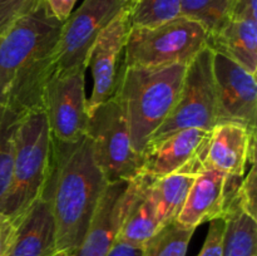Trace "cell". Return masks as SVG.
Here are the masks:
<instances>
[{
    "mask_svg": "<svg viewBox=\"0 0 257 256\" xmlns=\"http://www.w3.org/2000/svg\"><path fill=\"white\" fill-rule=\"evenodd\" d=\"M62 27L43 3L0 34V104L19 114L43 110Z\"/></svg>",
    "mask_w": 257,
    "mask_h": 256,
    "instance_id": "6da1fadb",
    "label": "cell"
},
{
    "mask_svg": "<svg viewBox=\"0 0 257 256\" xmlns=\"http://www.w3.org/2000/svg\"><path fill=\"white\" fill-rule=\"evenodd\" d=\"M107 185L87 135L68 143L53 138L42 196L54 218L57 255L72 252L80 245Z\"/></svg>",
    "mask_w": 257,
    "mask_h": 256,
    "instance_id": "7a4b0ae2",
    "label": "cell"
},
{
    "mask_svg": "<svg viewBox=\"0 0 257 256\" xmlns=\"http://www.w3.org/2000/svg\"><path fill=\"white\" fill-rule=\"evenodd\" d=\"M186 69L185 64L158 68H130L122 64L115 92L127 117L132 146L140 155L172 113Z\"/></svg>",
    "mask_w": 257,
    "mask_h": 256,
    "instance_id": "3957f363",
    "label": "cell"
},
{
    "mask_svg": "<svg viewBox=\"0 0 257 256\" xmlns=\"http://www.w3.org/2000/svg\"><path fill=\"white\" fill-rule=\"evenodd\" d=\"M52 133L44 110L22 115L15 133L12 181L2 212L15 220L42 196L52 156Z\"/></svg>",
    "mask_w": 257,
    "mask_h": 256,
    "instance_id": "277c9868",
    "label": "cell"
},
{
    "mask_svg": "<svg viewBox=\"0 0 257 256\" xmlns=\"http://www.w3.org/2000/svg\"><path fill=\"white\" fill-rule=\"evenodd\" d=\"M207 30L192 19L178 17L156 27H131L123 65L158 68L188 65L208 45Z\"/></svg>",
    "mask_w": 257,
    "mask_h": 256,
    "instance_id": "5b68a950",
    "label": "cell"
},
{
    "mask_svg": "<svg viewBox=\"0 0 257 256\" xmlns=\"http://www.w3.org/2000/svg\"><path fill=\"white\" fill-rule=\"evenodd\" d=\"M85 135L108 183L131 181L138 176L141 155L132 146L130 125L117 92L90 110Z\"/></svg>",
    "mask_w": 257,
    "mask_h": 256,
    "instance_id": "8992f818",
    "label": "cell"
},
{
    "mask_svg": "<svg viewBox=\"0 0 257 256\" xmlns=\"http://www.w3.org/2000/svg\"><path fill=\"white\" fill-rule=\"evenodd\" d=\"M216 124H218V118L213 52L206 47L187 65L180 98L172 113L156 131L148 145L178 131L188 128L211 131Z\"/></svg>",
    "mask_w": 257,
    "mask_h": 256,
    "instance_id": "52a82bcc",
    "label": "cell"
},
{
    "mask_svg": "<svg viewBox=\"0 0 257 256\" xmlns=\"http://www.w3.org/2000/svg\"><path fill=\"white\" fill-rule=\"evenodd\" d=\"M127 7L122 0H84L63 23L55 50V73L87 69L85 60L98 35Z\"/></svg>",
    "mask_w": 257,
    "mask_h": 256,
    "instance_id": "ba28073f",
    "label": "cell"
},
{
    "mask_svg": "<svg viewBox=\"0 0 257 256\" xmlns=\"http://www.w3.org/2000/svg\"><path fill=\"white\" fill-rule=\"evenodd\" d=\"M84 77L85 68L54 73L45 85L43 110L54 140L68 143L85 136L89 113Z\"/></svg>",
    "mask_w": 257,
    "mask_h": 256,
    "instance_id": "9c48e42d",
    "label": "cell"
},
{
    "mask_svg": "<svg viewBox=\"0 0 257 256\" xmlns=\"http://www.w3.org/2000/svg\"><path fill=\"white\" fill-rule=\"evenodd\" d=\"M130 30L131 15L128 5L100 32L90 48L85 60V67L89 68L93 78L92 94L87 103L88 113L112 97L117 90L122 69L119 60L124 53Z\"/></svg>",
    "mask_w": 257,
    "mask_h": 256,
    "instance_id": "30bf717a",
    "label": "cell"
},
{
    "mask_svg": "<svg viewBox=\"0 0 257 256\" xmlns=\"http://www.w3.org/2000/svg\"><path fill=\"white\" fill-rule=\"evenodd\" d=\"M218 123L233 122L256 132V75L223 55L213 53Z\"/></svg>",
    "mask_w": 257,
    "mask_h": 256,
    "instance_id": "8fae6325",
    "label": "cell"
},
{
    "mask_svg": "<svg viewBox=\"0 0 257 256\" xmlns=\"http://www.w3.org/2000/svg\"><path fill=\"white\" fill-rule=\"evenodd\" d=\"M135 190L136 177L108 183L80 245L72 252L57 256H107L117 240Z\"/></svg>",
    "mask_w": 257,
    "mask_h": 256,
    "instance_id": "7c38bea8",
    "label": "cell"
},
{
    "mask_svg": "<svg viewBox=\"0 0 257 256\" xmlns=\"http://www.w3.org/2000/svg\"><path fill=\"white\" fill-rule=\"evenodd\" d=\"M241 180L242 177L228 176L203 165L176 221L187 227L197 228L205 222L223 218Z\"/></svg>",
    "mask_w": 257,
    "mask_h": 256,
    "instance_id": "4fadbf2b",
    "label": "cell"
},
{
    "mask_svg": "<svg viewBox=\"0 0 257 256\" xmlns=\"http://www.w3.org/2000/svg\"><path fill=\"white\" fill-rule=\"evenodd\" d=\"M210 136L211 131L188 128L150 143L141 155L138 175L160 178L193 161L205 160Z\"/></svg>",
    "mask_w": 257,
    "mask_h": 256,
    "instance_id": "5bb4252c",
    "label": "cell"
},
{
    "mask_svg": "<svg viewBox=\"0 0 257 256\" xmlns=\"http://www.w3.org/2000/svg\"><path fill=\"white\" fill-rule=\"evenodd\" d=\"M256 132L240 123H218L211 130L203 165L228 176L243 177L255 163Z\"/></svg>",
    "mask_w": 257,
    "mask_h": 256,
    "instance_id": "9a60e30c",
    "label": "cell"
},
{
    "mask_svg": "<svg viewBox=\"0 0 257 256\" xmlns=\"http://www.w3.org/2000/svg\"><path fill=\"white\" fill-rule=\"evenodd\" d=\"M13 222L14 230L5 256H57L54 218L43 196Z\"/></svg>",
    "mask_w": 257,
    "mask_h": 256,
    "instance_id": "2e32d148",
    "label": "cell"
},
{
    "mask_svg": "<svg viewBox=\"0 0 257 256\" xmlns=\"http://www.w3.org/2000/svg\"><path fill=\"white\" fill-rule=\"evenodd\" d=\"M208 48L242 67L251 74L257 72V22L228 19L210 34Z\"/></svg>",
    "mask_w": 257,
    "mask_h": 256,
    "instance_id": "e0dca14e",
    "label": "cell"
},
{
    "mask_svg": "<svg viewBox=\"0 0 257 256\" xmlns=\"http://www.w3.org/2000/svg\"><path fill=\"white\" fill-rule=\"evenodd\" d=\"M203 168V160L193 161L176 172L151 181L160 228L177 218L196 177Z\"/></svg>",
    "mask_w": 257,
    "mask_h": 256,
    "instance_id": "ac0fdd59",
    "label": "cell"
},
{
    "mask_svg": "<svg viewBox=\"0 0 257 256\" xmlns=\"http://www.w3.org/2000/svg\"><path fill=\"white\" fill-rule=\"evenodd\" d=\"M151 181L147 176H136V190L120 225L117 240L143 247L160 230L155 202L151 193Z\"/></svg>",
    "mask_w": 257,
    "mask_h": 256,
    "instance_id": "d6986e66",
    "label": "cell"
},
{
    "mask_svg": "<svg viewBox=\"0 0 257 256\" xmlns=\"http://www.w3.org/2000/svg\"><path fill=\"white\" fill-rule=\"evenodd\" d=\"M223 218L222 256H257V220L238 207L236 198Z\"/></svg>",
    "mask_w": 257,
    "mask_h": 256,
    "instance_id": "ffe728a7",
    "label": "cell"
},
{
    "mask_svg": "<svg viewBox=\"0 0 257 256\" xmlns=\"http://www.w3.org/2000/svg\"><path fill=\"white\" fill-rule=\"evenodd\" d=\"M23 114L0 104V211L4 206L12 181L15 133Z\"/></svg>",
    "mask_w": 257,
    "mask_h": 256,
    "instance_id": "44dd1931",
    "label": "cell"
},
{
    "mask_svg": "<svg viewBox=\"0 0 257 256\" xmlns=\"http://www.w3.org/2000/svg\"><path fill=\"white\" fill-rule=\"evenodd\" d=\"M195 230L172 221L161 227L143 245L141 256H186Z\"/></svg>",
    "mask_w": 257,
    "mask_h": 256,
    "instance_id": "7402d4cb",
    "label": "cell"
},
{
    "mask_svg": "<svg viewBox=\"0 0 257 256\" xmlns=\"http://www.w3.org/2000/svg\"><path fill=\"white\" fill-rule=\"evenodd\" d=\"M236 0H182L180 17L200 23L208 34L220 29L231 17Z\"/></svg>",
    "mask_w": 257,
    "mask_h": 256,
    "instance_id": "603a6c76",
    "label": "cell"
},
{
    "mask_svg": "<svg viewBox=\"0 0 257 256\" xmlns=\"http://www.w3.org/2000/svg\"><path fill=\"white\" fill-rule=\"evenodd\" d=\"M182 0H133L131 27H156L181 15Z\"/></svg>",
    "mask_w": 257,
    "mask_h": 256,
    "instance_id": "cb8c5ba5",
    "label": "cell"
},
{
    "mask_svg": "<svg viewBox=\"0 0 257 256\" xmlns=\"http://www.w3.org/2000/svg\"><path fill=\"white\" fill-rule=\"evenodd\" d=\"M44 0H0V34L20 18L37 10Z\"/></svg>",
    "mask_w": 257,
    "mask_h": 256,
    "instance_id": "d4e9b609",
    "label": "cell"
},
{
    "mask_svg": "<svg viewBox=\"0 0 257 256\" xmlns=\"http://www.w3.org/2000/svg\"><path fill=\"white\" fill-rule=\"evenodd\" d=\"M257 170L256 165L252 163L250 167V171L247 175L243 176L241 180L240 186L236 192V202H237L238 207L251 216L252 218L257 220Z\"/></svg>",
    "mask_w": 257,
    "mask_h": 256,
    "instance_id": "484cf974",
    "label": "cell"
},
{
    "mask_svg": "<svg viewBox=\"0 0 257 256\" xmlns=\"http://www.w3.org/2000/svg\"><path fill=\"white\" fill-rule=\"evenodd\" d=\"M225 231V218L210 221L207 236L198 256H222V240Z\"/></svg>",
    "mask_w": 257,
    "mask_h": 256,
    "instance_id": "4316f807",
    "label": "cell"
},
{
    "mask_svg": "<svg viewBox=\"0 0 257 256\" xmlns=\"http://www.w3.org/2000/svg\"><path fill=\"white\" fill-rule=\"evenodd\" d=\"M50 14L59 22L64 23L73 13L77 0H44Z\"/></svg>",
    "mask_w": 257,
    "mask_h": 256,
    "instance_id": "83f0119b",
    "label": "cell"
},
{
    "mask_svg": "<svg viewBox=\"0 0 257 256\" xmlns=\"http://www.w3.org/2000/svg\"><path fill=\"white\" fill-rule=\"evenodd\" d=\"M230 19L257 22V0H236Z\"/></svg>",
    "mask_w": 257,
    "mask_h": 256,
    "instance_id": "f1b7e54d",
    "label": "cell"
},
{
    "mask_svg": "<svg viewBox=\"0 0 257 256\" xmlns=\"http://www.w3.org/2000/svg\"><path fill=\"white\" fill-rule=\"evenodd\" d=\"M13 230H14L13 220L9 216L0 211V256L7 255L10 240H12Z\"/></svg>",
    "mask_w": 257,
    "mask_h": 256,
    "instance_id": "f546056e",
    "label": "cell"
},
{
    "mask_svg": "<svg viewBox=\"0 0 257 256\" xmlns=\"http://www.w3.org/2000/svg\"><path fill=\"white\" fill-rule=\"evenodd\" d=\"M142 255V247L130 245L123 241L115 240L112 248L107 256H141Z\"/></svg>",
    "mask_w": 257,
    "mask_h": 256,
    "instance_id": "4dcf8cb0",
    "label": "cell"
},
{
    "mask_svg": "<svg viewBox=\"0 0 257 256\" xmlns=\"http://www.w3.org/2000/svg\"><path fill=\"white\" fill-rule=\"evenodd\" d=\"M123 3H125V4H128V5H131L133 3V0H122Z\"/></svg>",
    "mask_w": 257,
    "mask_h": 256,
    "instance_id": "1f68e13d",
    "label": "cell"
}]
</instances>
